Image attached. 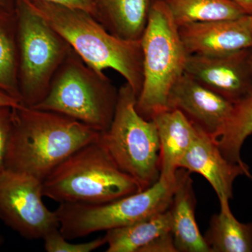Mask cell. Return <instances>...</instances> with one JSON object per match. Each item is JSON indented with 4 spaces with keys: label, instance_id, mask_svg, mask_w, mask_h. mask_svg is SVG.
Wrapping results in <instances>:
<instances>
[{
    "label": "cell",
    "instance_id": "obj_1",
    "mask_svg": "<svg viewBox=\"0 0 252 252\" xmlns=\"http://www.w3.org/2000/svg\"><path fill=\"white\" fill-rule=\"evenodd\" d=\"M100 135L72 118L21 104L14 108L6 169L43 182L68 157Z\"/></svg>",
    "mask_w": 252,
    "mask_h": 252
},
{
    "label": "cell",
    "instance_id": "obj_2",
    "mask_svg": "<svg viewBox=\"0 0 252 252\" xmlns=\"http://www.w3.org/2000/svg\"><path fill=\"white\" fill-rule=\"evenodd\" d=\"M32 9L67 41L91 67L112 69L125 79L138 97L143 84V53L140 41L114 35L84 10L27 0Z\"/></svg>",
    "mask_w": 252,
    "mask_h": 252
},
{
    "label": "cell",
    "instance_id": "obj_3",
    "mask_svg": "<svg viewBox=\"0 0 252 252\" xmlns=\"http://www.w3.org/2000/svg\"><path fill=\"white\" fill-rule=\"evenodd\" d=\"M42 190L60 203L100 204L143 189L117 166L99 136L60 164L43 181Z\"/></svg>",
    "mask_w": 252,
    "mask_h": 252
},
{
    "label": "cell",
    "instance_id": "obj_4",
    "mask_svg": "<svg viewBox=\"0 0 252 252\" xmlns=\"http://www.w3.org/2000/svg\"><path fill=\"white\" fill-rule=\"evenodd\" d=\"M118 97L119 89L103 71L86 64L72 49L34 108L59 113L102 133L112 124Z\"/></svg>",
    "mask_w": 252,
    "mask_h": 252
},
{
    "label": "cell",
    "instance_id": "obj_5",
    "mask_svg": "<svg viewBox=\"0 0 252 252\" xmlns=\"http://www.w3.org/2000/svg\"><path fill=\"white\" fill-rule=\"evenodd\" d=\"M141 44L143 84L136 109L144 119L151 120L157 113L167 109L169 94L185 74L189 56L179 27L163 0H152Z\"/></svg>",
    "mask_w": 252,
    "mask_h": 252
},
{
    "label": "cell",
    "instance_id": "obj_6",
    "mask_svg": "<svg viewBox=\"0 0 252 252\" xmlns=\"http://www.w3.org/2000/svg\"><path fill=\"white\" fill-rule=\"evenodd\" d=\"M137 98L127 83L119 88L112 124L100 140L117 166L144 190L160 178V142L154 121L137 112Z\"/></svg>",
    "mask_w": 252,
    "mask_h": 252
},
{
    "label": "cell",
    "instance_id": "obj_7",
    "mask_svg": "<svg viewBox=\"0 0 252 252\" xmlns=\"http://www.w3.org/2000/svg\"><path fill=\"white\" fill-rule=\"evenodd\" d=\"M21 104L34 107L49 91L55 74L72 48L27 0H15Z\"/></svg>",
    "mask_w": 252,
    "mask_h": 252
},
{
    "label": "cell",
    "instance_id": "obj_8",
    "mask_svg": "<svg viewBox=\"0 0 252 252\" xmlns=\"http://www.w3.org/2000/svg\"><path fill=\"white\" fill-rule=\"evenodd\" d=\"M178 184L159 178L137 193L100 204L60 203L56 210L59 230L67 240L121 228L170 208Z\"/></svg>",
    "mask_w": 252,
    "mask_h": 252
},
{
    "label": "cell",
    "instance_id": "obj_9",
    "mask_svg": "<svg viewBox=\"0 0 252 252\" xmlns=\"http://www.w3.org/2000/svg\"><path fill=\"white\" fill-rule=\"evenodd\" d=\"M43 197L42 182L35 177L7 169L0 175V219L28 240H43L59 228Z\"/></svg>",
    "mask_w": 252,
    "mask_h": 252
},
{
    "label": "cell",
    "instance_id": "obj_10",
    "mask_svg": "<svg viewBox=\"0 0 252 252\" xmlns=\"http://www.w3.org/2000/svg\"><path fill=\"white\" fill-rule=\"evenodd\" d=\"M185 73L236 104L252 94V47L217 56L189 54Z\"/></svg>",
    "mask_w": 252,
    "mask_h": 252
},
{
    "label": "cell",
    "instance_id": "obj_11",
    "mask_svg": "<svg viewBox=\"0 0 252 252\" xmlns=\"http://www.w3.org/2000/svg\"><path fill=\"white\" fill-rule=\"evenodd\" d=\"M233 104L185 73L172 87L167 109H177L216 140L231 115Z\"/></svg>",
    "mask_w": 252,
    "mask_h": 252
},
{
    "label": "cell",
    "instance_id": "obj_12",
    "mask_svg": "<svg viewBox=\"0 0 252 252\" xmlns=\"http://www.w3.org/2000/svg\"><path fill=\"white\" fill-rule=\"evenodd\" d=\"M188 54L217 56L252 47L250 14L236 19L195 23L179 27Z\"/></svg>",
    "mask_w": 252,
    "mask_h": 252
},
{
    "label": "cell",
    "instance_id": "obj_13",
    "mask_svg": "<svg viewBox=\"0 0 252 252\" xmlns=\"http://www.w3.org/2000/svg\"><path fill=\"white\" fill-rule=\"evenodd\" d=\"M179 167L205 177L220 202L229 201L233 198V183L239 176L245 175L252 179L248 165L243 166L228 161L220 153L215 140L200 130Z\"/></svg>",
    "mask_w": 252,
    "mask_h": 252
},
{
    "label": "cell",
    "instance_id": "obj_14",
    "mask_svg": "<svg viewBox=\"0 0 252 252\" xmlns=\"http://www.w3.org/2000/svg\"><path fill=\"white\" fill-rule=\"evenodd\" d=\"M160 142V178L174 181L180 161L198 135L199 130L177 109H167L152 117Z\"/></svg>",
    "mask_w": 252,
    "mask_h": 252
},
{
    "label": "cell",
    "instance_id": "obj_15",
    "mask_svg": "<svg viewBox=\"0 0 252 252\" xmlns=\"http://www.w3.org/2000/svg\"><path fill=\"white\" fill-rule=\"evenodd\" d=\"M190 173L183 168L177 170L178 184L169 208L174 243L177 252H212L195 220L196 198Z\"/></svg>",
    "mask_w": 252,
    "mask_h": 252
},
{
    "label": "cell",
    "instance_id": "obj_16",
    "mask_svg": "<svg viewBox=\"0 0 252 252\" xmlns=\"http://www.w3.org/2000/svg\"><path fill=\"white\" fill-rule=\"evenodd\" d=\"M152 0H94V18L114 35L140 41L149 21Z\"/></svg>",
    "mask_w": 252,
    "mask_h": 252
},
{
    "label": "cell",
    "instance_id": "obj_17",
    "mask_svg": "<svg viewBox=\"0 0 252 252\" xmlns=\"http://www.w3.org/2000/svg\"><path fill=\"white\" fill-rule=\"evenodd\" d=\"M170 210L130 225L109 230L104 235L107 252H140L158 237L171 232Z\"/></svg>",
    "mask_w": 252,
    "mask_h": 252
},
{
    "label": "cell",
    "instance_id": "obj_18",
    "mask_svg": "<svg viewBox=\"0 0 252 252\" xmlns=\"http://www.w3.org/2000/svg\"><path fill=\"white\" fill-rule=\"evenodd\" d=\"M220 212L212 217L205 241L212 252H252V221H239L229 201L220 202Z\"/></svg>",
    "mask_w": 252,
    "mask_h": 252
},
{
    "label": "cell",
    "instance_id": "obj_19",
    "mask_svg": "<svg viewBox=\"0 0 252 252\" xmlns=\"http://www.w3.org/2000/svg\"><path fill=\"white\" fill-rule=\"evenodd\" d=\"M178 27L195 23L236 19L246 11L232 0H163Z\"/></svg>",
    "mask_w": 252,
    "mask_h": 252
},
{
    "label": "cell",
    "instance_id": "obj_20",
    "mask_svg": "<svg viewBox=\"0 0 252 252\" xmlns=\"http://www.w3.org/2000/svg\"><path fill=\"white\" fill-rule=\"evenodd\" d=\"M0 89L21 102L18 86V46L15 6L8 7L1 4H0Z\"/></svg>",
    "mask_w": 252,
    "mask_h": 252
},
{
    "label": "cell",
    "instance_id": "obj_21",
    "mask_svg": "<svg viewBox=\"0 0 252 252\" xmlns=\"http://www.w3.org/2000/svg\"><path fill=\"white\" fill-rule=\"evenodd\" d=\"M252 134V94L233 105L231 115L215 140L220 153L233 163L248 166L240 154L245 140Z\"/></svg>",
    "mask_w": 252,
    "mask_h": 252
},
{
    "label": "cell",
    "instance_id": "obj_22",
    "mask_svg": "<svg viewBox=\"0 0 252 252\" xmlns=\"http://www.w3.org/2000/svg\"><path fill=\"white\" fill-rule=\"evenodd\" d=\"M43 240L48 252H91L106 245L104 236L86 243H70L61 234L59 228L49 233Z\"/></svg>",
    "mask_w": 252,
    "mask_h": 252
},
{
    "label": "cell",
    "instance_id": "obj_23",
    "mask_svg": "<svg viewBox=\"0 0 252 252\" xmlns=\"http://www.w3.org/2000/svg\"><path fill=\"white\" fill-rule=\"evenodd\" d=\"M14 107H0V175L6 170V158L13 124Z\"/></svg>",
    "mask_w": 252,
    "mask_h": 252
},
{
    "label": "cell",
    "instance_id": "obj_24",
    "mask_svg": "<svg viewBox=\"0 0 252 252\" xmlns=\"http://www.w3.org/2000/svg\"><path fill=\"white\" fill-rule=\"evenodd\" d=\"M140 252H177L171 232L156 238Z\"/></svg>",
    "mask_w": 252,
    "mask_h": 252
},
{
    "label": "cell",
    "instance_id": "obj_25",
    "mask_svg": "<svg viewBox=\"0 0 252 252\" xmlns=\"http://www.w3.org/2000/svg\"><path fill=\"white\" fill-rule=\"evenodd\" d=\"M84 10L94 18V0H41Z\"/></svg>",
    "mask_w": 252,
    "mask_h": 252
},
{
    "label": "cell",
    "instance_id": "obj_26",
    "mask_svg": "<svg viewBox=\"0 0 252 252\" xmlns=\"http://www.w3.org/2000/svg\"><path fill=\"white\" fill-rule=\"evenodd\" d=\"M20 105H21V103L18 99L0 89V107L6 106V107H17Z\"/></svg>",
    "mask_w": 252,
    "mask_h": 252
},
{
    "label": "cell",
    "instance_id": "obj_27",
    "mask_svg": "<svg viewBox=\"0 0 252 252\" xmlns=\"http://www.w3.org/2000/svg\"><path fill=\"white\" fill-rule=\"evenodd\" d=\"M240 7L243 8L247 14H252V0H232Z\"/></svg>",
    "mask_w": 252,
    "mask_h": 252
},
{
    "label": "cell",
    "instance_id": "obj_28",
    "mask_svg": "<svg viewBox=\"0 0 252 252\" xmlns=\"http://www.w3.org/2000/svg\"><path fill=\"white\" fill-rule=\"evenodd\" d=\"M0 4L8 6V7H14L15 0H0Z\"/></svg>",
    "mask_w": 252,
    "mask_h": 252
},
{
    "label": "cell",
    "instance_id": "obj_29",
    "mask_svg": "<svg viewBox=\"0 0 252 252\" xmlns=\"http://www.w3.org/2000/svg\"><path fill=\"white\" fill-rule=\"evenodd\" d=\"M3 243V238L1 237V235H0V246L2 245Z\"/></svg>",
    "mask_w": 252,
    "mask_h": 252
},
{
    "label": "cell",
    "instance_id": "obj_30",
    "mask_svg": "<svg viewBox=\"0 0 252 252\" xmlns=\"http://www.w3.org/2000/svg\"><path fill=\"white\" fill-rule=\"evenodd\" d=\"M250 17H251V21H252V14H250Z\"/></svg>",
    "mask_w": 252,
    "mask_h": 252
}]
</instances>
